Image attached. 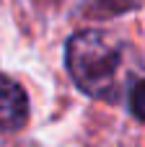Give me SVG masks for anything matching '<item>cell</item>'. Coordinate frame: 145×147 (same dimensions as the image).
I'll return each mask as SVG.
<instances>
[{
    "mask_svg": "<svg viewBox=\"0 0 145 147\" xmlns=\"http://www.w3.org/2000/svg\"><path fill=\"white\" fill-rule=\"evenodd\" d=\"M67 72L75 85L99 101H114L125 65V47L106 31L83 28L70 36L65 47Z\"/></svg>",
    "mask_w": 145,
    "mask_h": 147,
    "instance_id": "6da1fadb",
    "label": "cell"
},
{
    "mask_svg": "<svg viewBox=\"0 0 145 147\" xmlns=\"http://www.w3.org/2000/svg\"><path fill=\"white\" fill-rule=\"evenodd\" d=\"M29 121V96L13 78L0 75V132H18Z\"/></svg>",
    "mask_w": 145,
    "mask_h": 147,
    "instance_id": "7a4b0ae2",
    "label": "cell"
},
{
    "mask_svg": "<svg viewBox=\"0 0 145 147\" xmlns=\"http://www.w3.org/2000/svg\"><path fill=\"white\" fill-rule=\"evenodd\" d=\"M143 0H86L83 5V16L91 21H106L130 10H138Z\"/></svg>",
    "mask_w": 145,
    "mask_h": 147,
    "instance_id": "3957f363",
    "label": "cell"
},
{
    "mask_svg": "<svg viewBox=\"0 0 145 147\" xmlns=\"http://www.w3.org/2000/svg\"><path fill=\"white\" fill-rule=\"evenodd\" d=\"M130 111L138 121H145V80H138L130 88Z\"/></svg>",
    "mask_w": 145,
    "mask_h": 147,
    "instance_id": "277c9868",
    "label": "cell"
},
{
    "mask_svg": "<svg viewBox=\"0 0 145 147\" xmlns=\"http://www.w3.org/2000/svg\"><path fill=\"white\" fill-rule=\"evenodd\" d=\"M39 3H44V5H49V3H60V0H39Z\"/></svg>",
    "mask_w": 145,
    "mask_h": 147,
    "instance_id": "5b68a950",
    "label": "cell"
}]
</instances>
